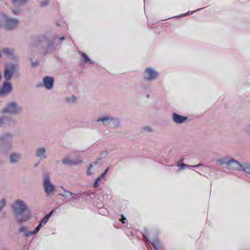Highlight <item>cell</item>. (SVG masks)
<instances>
[{"label": "cell", "instance_id": "cell-1", "mask_svg": "<svg viewBox=\"0 0 250 250\" xmlns=\"http://www.w3.org/2000/svg\"><path fill=\"white\" fill-rule=\"evenodd\" d=\"M12 207L15 218L18 222L24 223L30 220L31 211L24 201L16 200L13 203Z\"/></svg>", "mask_w": 250, "mask_h": 250}, {"label": "cell", "instance_id": "cell-2", "mask_svg": "<svg viewBox=\"0 0 250 250\" xmlns=\"http://www.w3.org/2000/svg\"><path fill=\"white\" fill-rule=\"evenodd\" d=\"M218 163L224 167H226L231 169L240 171L243 169V166L233 158H226L218 161Z\"/></svg>", "mask_w": 250, "mask_h": 250}, {"label": "cell", "instance_id": "cell-3", "mask_svg": "<svg viewBox=\"0 0 250 250\" xmlns=\"http://www.w3.org/2000/svg\"><path fill=\"white\" fill-rule=\"evenodd\" d=\"M22 109L17 103L15 102H11L7 105L3 109V113H5L10 114H17L19 113Z\"/></svg>", "mask_w": 250, "mask_h": 250}, {"label": "cell", "instance_id": "cell-4", "mask_svg": "<svg viewBox=\"0 0 250 250\" xmlns=\"http://www.w3.org/2000/svg\"><path fill=\"white\" fill-rule=\"evenodd\" d=\"M43 185L46 193H48V194H53L54 192L55 187L51 183L49 176L48 175H46L44 177Z\"/></svg>", "mask_w": 250, "mask_h": 250}, {"label": "cell", "instance_id": "cell-5", "mask_svg": "<svg viewBox=\"0 0 250 250\" xmlns=\"http://www.w3.org/2000/svg\"><path fill=\"white\" fill-rule=\"evenodd\" d=\"M12 136L10 135H3L2 138V146L3 150H9L12 146Z\"/></svg>", "mask_w": 250, "mask_h": 250}, {"label": "cell", "instance_id": "cell-6", "mask_svg": "<svg viewBox=\"0 0 250 250\" xmlns=\"http://www.w3.org/2000/svg\"><path fill=\"white\" fill-rule=\"evenodd\" d=\"M19 25L18 20L15 18H8L5 23V29L7 30H12L16 29Z\"/></svg>", "mask_w": 250, "mask_h": 250}, {"label": "cell", "instance_id": "cell-7", "mask_svg": "<svg viewBox=\"0 0 250 250\" xmlns=\"http://www.w3.org/2000/svg\"><path fill=\"white\" fill-rule=\"evenodd\" d=\"M12 90V84L8 82H5L2 86L0 94L1 95L3 96L8 95Z\"/></svg>", "mask_w": 250, "mask_h": 250}, {"label": "cell", "instance_id": "cell-8", "mask_svg": "<svg viewBox=\"0 0 250 250\" xmlns=\"http://www.w3.org/2000/svg\"><path fill=\"white\" fill-rule=\"evenodd\" d=\"M157 72L151 68H147L145 73V77L148 80H152L155 79L157 76Z\"/></svg>", "mask_w": 250, "mask_h": 250}, {"label": "cell", "instance_id": "cell-9", "mask_svg": "<svg viewBox=\"0 0 250 250\" xmlns=\"http://www.w3.org/2000/svg\"><path fill=\"white\" fill-rule=\"evenodd\" d=\"M43 84L46 89H51L53 86L54 79L50 76H46L43 78Z\"/></svg>", "mask_w": 250, "mask_h": 250}, {"label": "cell", "instance_id": "cell-10", "mask_svg": "<svg viewBox=\"0 0 250 250\" xmlns=\"http://www.w3.org/2000/svg\"><path fill=\"white\" fill-rule=\"evenodd\" d=\"M173 118L174 122L177 124H181V123H184L187 120V117L179 115L178 114L176 113L173 114Z\"/></svg>", "mask_w": 250, "mask_h": 250}, {"label": "cell", "instance_id": "cell-11", "mask_svg": "<svg viewBox=\"0 0 250 250\" xmlns=\"http://www.w3.org/2000/svg\"><path fill=\"white\" fill-rule=\"evenodd\" d=\"M14 72V67H13L12 65L8 66V67H7L5 70L4 72V76L5 78L7 80H10L12 78L13 72Z\"/></svg>", "mask_w": 250, "mask_h": 250}, {"label": "cell", "instance_id": "cell-12", "mask_svg": "<svg viewBox=\"0 0 250 250\" xmlns=\"http://www.w3.org/2000/svg\"><path fill=\"white\" fill-rule=\"evenodd\" d=\"M98 167V162H94L91 163L90 165V166H89V168H88V171H87V174L88 175H91V174H95L96 172Z\"/></svg>", "mask_w": 250, "mask_h": 250}, {"label": "cell", "instance_id": "cell-13", "mask_svg": "<svg viewBox=\"0 0 250 250\" xmlns=\"http://www.w3.org/2000/svg\"><path fill=\"white\" fill-rule=\"evenodd\" d=\"M114 119L112 118H109V117H103L99 119L98 121L99 122H101L104 124H107V125H110L112 126V124H116V122H114Z\"/></svg>", "mask_w": 250, "mask_h": 250}, {"label": "cell", "instance_id": "cell-14", "mask_svg": "<svg viewBox=\"0 0 250 250\" xmlns=\"http://www.w3.org/2000/svg\"><path fill=\"white\" fill-rule=\"evenodd\" d=\"M21 159V155L18 153H12L10 156V161L12 163L18 162Z\"/></svg>", "mask_w": 250, "mask_h": 250}, {"label": "cell", "instance_id": "cell-15", "mask_svg": "<svg viewBox=\"0 0 250 250\" xmlns=\"http://www.w3.org/2000/svg\"><path fill=\"white\" fill-rule=\"evenodd\" d=\"M108 171V169H106V171L105 172H104L103 174H102L100 176L98 177L97 179L95 181V184H94V187H99V185H100V183L101 182L102 180L105 177V175H106L107 174V172Z\"/></svg>", "mask_w": 250, "mask_h": 250}, {"label": "cell", "instance_id": "cell-16", "mask_svg": "<svg viewBox=\"0 0 250 250\" xmlns=\"http://www.w3.org/2000/svg\"><path fill=\"white\" fill-rule=\"evenodd\" d=\"M62 163L66 165H76L80 163V162L78 161L74 160L72 159H69L68 158H66L62 161Z\"/></svg>", "mask_w": 250, "mask_h": 250}, {"label": "cell", "instance_id": "cell-17", "mask_svg": "<svg viewBox=\"0 0 250 250\" xmlns=\"http://www.w3.org/2000/svg\"><path fill=\"white\" fill-rule=\"evenodd\" d=\"M12 121V119L9 118L8 117H2L1 120V126L12 125L13 123Z\"/></svg>", "mask_w": 250, "mask_h": 250}, {"label": "cell", "instance_id": "cell-18", "mask_svg": "<svg viewBox=\"0 0 250 250\" xmlns=\"http://www.w3.org/2000/svg\"><path fill=\"white\" fill-rule=\"evenodd\" d=\"M3 54H5L6 56L10 58H13L15 56V55L14 53V52L12 49H5L2 50Z\"/></svg>", "mask_w": 250, "mask_h": 250}, {"label": "cell", "instance_id": "cell-19", "mask_svg": "<svg viewBox=\"0 0 250 250\" xmlns=\"http://www.w3.org/2000/svg\"><path fill=\"white\" fill-rule=\"evenodd\" d=\"M27 2L25 0H13L12 1L13 5L16 7H20V6H23Z\"/></svg>", "mask_w": 250, "mask_h": 250}, {"label": "cell", "instance_id": "cell-20", "mask_svg": "<svg viewBox=\"0 0 250 250\" xmlns=\"http://www.w3.org/2000/svg\"><path fill=\"white\" fill-rule=\"evenodd\" d=\"M46 153V149L44 148H39L36 151V155L38 157L43 156Z\"/></svg>", "mask_w": 250, "mask_h": 250}, {"label": "cell", "instance_id": "cell-21", "mask_svg": "<svg viewBox=\"0 0 250 250\" xmlns=\"http://www.w3.org/2000/svg\"><path fill=\"white\" fill-rule=\"evenodd\" d=\"M8 18H7V16L5 15L4 14L2 13H1V18H0L1 20H0V21H1V25L2 26L3 25L4 26L5 23H6V21H7Z\"/></svg>", "mask_w": 250, "mask_h": 250}, {"label": "cell", "instance_id": "cell-22", "mask_svg": "<svg viewBox=\"0 0 250 250\" xmlns=\"http://www.w3.org/2000/svg\"><path fill=\"white\" fill-rule=\"evenodd\" d=\"M6 205V200H5V199H2L1 201V209H2V208L4 207V206H5Z\"/></svg>", "mask_w": 250, "mask_h": 250}]
</instances>
